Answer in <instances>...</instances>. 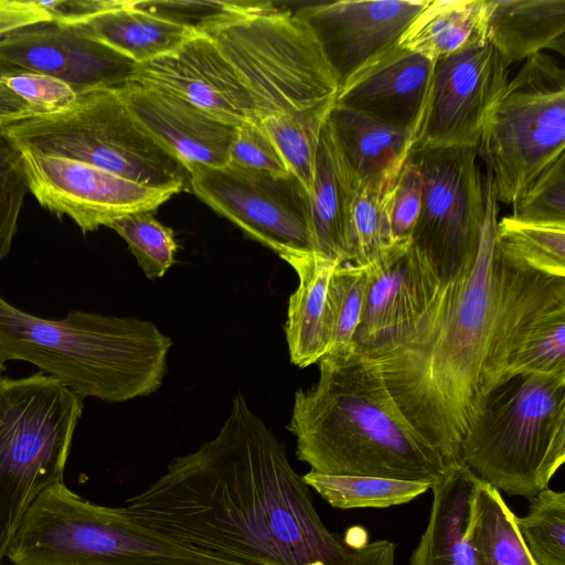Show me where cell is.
I'll return each mask as SVG.
<instances>
[{
  "label": "cell",
  "mask_w": 565,
  "mask_h": 565,
  "mask_svg": "<svg viewBox=\"0 0 565 565\" xmlns=\"http://www.w3.org/2000/svg\"><path fill=\"white\" fill-rule=\"evenodd\" d=\"M127 503L145 525L250 565H395L392 541L355 546L326 527L285 447L239 392L213 439Z\"/></svg>",
  "instance_id": "1"
},
{
  "label": "cell",
  "mask_w": 565,
  "mask_h": 565,
  "mask_svg": "<svg viewBox=\"0 0 565 565\" xmlns=\"http://www.w3.org/2000/svg\"><path fill=\"white\" fill-rule=\"evenodd\" d=\"M497 202L487 171L484 218L473 264L441 284L407 339L383 353L363 355L408 424L447 466L461 462V443L481 404L493 312Z\"/></svg>",
  "instance_id": "2"
},
{
  "label": "cell",
  "mask_w": 565,
  "mask_h": 565,
  "mask_svg": "<svg viewBox=\"0 0 565 565\" xmlns=\"http://www.w3.org/2000/svg\"><path fill=\"white\" fill-rule=\"evenodd\" d=\"M319 380L295 393L287 426L297 457L324 475L434 483L448 466L408 424L381 374L355 349L326 354Z\"/></svg>",
  "instance_id": "3"
},
{
  "label": "cell",
  "mask_w": 565,
  "mask_h": 565,
  "mask_svg": "<svg viewBox=\"0 0 565 565\" xmlns=\"http://www.w3.org/2000/svg\"><path fill=\"white\" fill-rule=\"evenodd\" d=\"M171 347V338L148 320L81 310L46 319L0 295L1 359L29 362L83 399L150 395L162 385Z\"/></svg>",
  "instance_id": "4"
},
{
  "label": "cell",
  "mask_w": 565,
  "mask_h": 565,
  "mask_svg": "<svg viewBox=\"0 0 565 565\" xmlns=\"http://www.w3.org/2000/svg\"><path fill=\"white\" fill-rule=\"evenodd\" d=\"M6 557L12 565H250L171 539L125 507L87 501L64 481L35 499Z\"/></svg>",
  "instance_id": "5"
},
{
  "label": "cell",
  "mask_w": 565,
  "mask_h": 565,
  "mask_svg": "<svg viewBox=\"0 0 565 565\" xmlns=\"http://www.w3.org/2000/svg\"><path fill=\"white\" fill-rule=\"evenodd\" d=\"M460 460L510 495L534 498L565 460V375L518 374L481 401Z\"/></svg>",
  "instance_id": "6"
},
{
  "label": "cell",
  "mask_w": 565,
  "mask_h": 565,
  "mask_svg": "<svg viewBox=\"0 0 565 565\" xmlns=\"http://www.w3.org/2000/svg\"><path fill=\"white\" fill-rule=\"evenodd\" d=\"M83 401L41 371L0 377V563L35 499L64 481Z\"/></svg>",
  "instance_id": "7"
},
{
  "label": "cell",
  "mask_w": 565,
  "mask_h": 565,
  "mask_svg": "<svg viewBox=\"0 0 565 565\" xmlns=\"http://www.w3.org/2000/svg\"><path fill=\"white\" fill-rule=\"evenodd\" d=\"M2 129L18 149L81 161L146 186L189 188L186 168L139 126L116 89L77 95L61 110Z\"/></svg>",
  "instance_id": "8"
},
{
  "label": "cell",
  "mask_w": 565,
  "mask_h": 565,
  "mask_svg": "<svg viewBox=\"0 0 565 565\" xmlns=\"http://www.w3.org/2000/svg\"><path fill=\"white\" fill-rule=\"evenodd\" d=\"M207 36L246 86L260 121L318 105L340 89L318 36L298 11L276 7Z\"/></svg>",
  "instance_id": "9"
},
{
  "label": "cell",
  "mask_w": 565,
  "mask_h": 565,
  "mask_svg": "<svg viewBox=\"0 0 565 565\" xmlns=\"http://www.w3.org/2000/svg\"><path fill=\"white\" fill-rule=\"evenodd\" d=\"M565 153V72L548 54L526 58L487 120L478 149L497 201L513 205Z\"/></svg>",
  "instance_id": "10"
},
{
  "label": "cell",
  "mask_w": 565,
  "mask_h": 565,
  "mask_svg": "<svg viewBox=\"0 0 565 565\" xmlns=\"http://www.w3.org/2000/svg\"><path fill=\"white\" fill-rule=\"evenodd\" d=\"M492 275L481 401L518 374L565 375V276L534 268L497 243Z\"/></svg>",
  "instance_id": "11"
},
{
  "label": "cell",
  "mask_w": 565,
  "mask_h": 565,
  "mask_svg": "<svg viewBox=\"0 0 565 565\" xmlns=\"http://www.w3.org/2000/svg\"><path fill=\"white\" fill-rule=\"evenodd\" d=\"M478 149L437 148L409 154L423 177V198L412 234L441 284L470 267L484 218V185Z\"/></svg>",
  "instance_id": "12"
},
{
  "label": "cell",
  "mask_w": 565,
  "mask_h": 565,
  "mask_svg": "<svg viewBox=\"0 0 565 565\" xmlns=\"http://www.w3.org/2000/svg\"><path fill=\"white\" fill-rule=\"evenodd\" d=\"M189 186L220 215L285 262L313 256L309 192L291 172L194 164Z\"/></svg>",
  "instance_id": "13"
},
{
  "label": "cell",
  "mask_w": 565,
  "mask_h": 565,
  "mask_svg": "<svg viewBox=\"0 0 565 565\" xmlns=\"http://www.w3.org/2000/svg\"><path fill=\"white\" fill-rule=\"evenodd\" d=\"M508 77L509 68L481 36L436 60L408 156L437 148L479 149Z\"/></svg>",
  "instance_id": "14"
},
{
  "label": "cell",
  "mask_w": 565,
  "mask_h": 565,
  "mask_svg": "<svg viewBox=\"0 0 565 565\" xmlns=\"http://www.w3.org/2000/svg\"><path fill=\"white\" fill-rule=\"evenodd\" d=\"M19 150L29 191L43 207L68 216L84 233L132 213L154 212L180 193L146 186L81 161Z\"/></svg>",
  "instance_id": "15"
},
{
  "label": "cell",
  "mask_w": 565,
  "mask_h": 565,
  "mask_svg": "<svg viewBox=\"0 0 565 565\" xmlns=\"http://www.w3.org/2000/svg\"><path fill=\"white\" fill-rule=\"evenodd\" d=\"M0 63L65 83L76 95L117 89L137 64L105 45L79 23L51 20L0 39Z\"/></svg>",
  "instance_id": "16"
},
{
  "label": "cell",
  "mask_w": 565,
  "mask_h": 565,
  "mask_svg": "<svg viewBox=\"0 0 565 565\" xmlns=\"http://www.w3.org/2000/svg\"><path fill=\"white\" fill-rule=\"evenodd\" d=\"M369 269V287L353 337L355 351L364 356L388 351L407 339L441 286L411 244L388 246Z\"/></svg>",
  "instance_id": "17"
},
{
  "label": "cell",
  "mask_w": 565,
  "mask_h": 565,
  "mask_svg": "<svg viewBox=\"0 0 565 565\" xmlns=\"http://www.w3.org/2000/svg\"><path fill=\"white\" fill-rule=\"evenodd\" d=\"M429 0L335 1L298 10L318 36L340 87L397 45Z\"/></svg>",
  "instance_id": "18"
},
{
  "label": "cell",
  "mask_w": 565,
  "mask_h": 565,
  "mask_svg": "<svg viewBox=\"0 0 565 565\" xmlns=\"http://www.w3.org/2000/svg\"><path fill=\"white\" fill-rule=\"evenodd\" d=\"M131 81L163 89L232 126L259 120L246 86L207 35L196 34L173 52L137 65Z\"/></svg>",
  "instance_id": "19"
},
{
  "label": "cell",
  "mask_w": 565,
  "mask_h": 565,
  "mask_svg": "<svg viewBox=\"0 0 565 565\" xmlns=\"http://www.w3.org/2000/svg\"><path fill=\"white\" fill-rule=\"evenodd\" d=\"M128 110L186 170L194 164L223 167L236 126L215 119L156 86L129 81L116 89Z\"/></svg>",
  "instance_id": "20"
},
{
  "label": "cell",
  "mask_w": 565,
  "mask_h": 565,
  "mask_svg": "<svg viewBox=\"0 0 565 565\" xmlns=\"http://www.w3.org/2000/svg\"><path fill=\"white\" fill-rule=\"evenodd\" d=\"M434 63L395 45L342 85L335 104L412 135L426 102Z\"/></svg>",
  "instance_id": "21"
},
{
  "label": "cell",
  "mask_w": 565,
  "mask_h": 565,
  "mask_svg": "<svg viewBox=\"0 0 565 565\" xmlns=\"http://www.w3.org/2000/svg\"><path fill=\"white\" fill-rule=\"evenodd\" d=\"M359 184L327 119L309 193L313 256L350 263V215Z\"/></svg>",
  "instance_id": "22"
},
{
  "label": "cell",
  "mask_w": 565,
  "mask_h": 565,
  "mask_svg": "<svg viewBox=\"0 0 565 565\" xmlns=\"http://www.w3.org/2000/svg\"><path fill=\"white\" fill-rule=\"evenodd\" d=\"M479 30L508 68L544 50L564 54L565 0H483Z\"/></svg>",
  "instance_id": "23"
},
{
  "label": "cell",
  "mask_w": 565,
  "mask_h": 565,
  "mask_svg": "<svg viewBox=\"0 0 565 565\" xmlns=\"http://www.w3.org/2000/svg\"><path fill=\"white\" fill-rule=\"evenodd\" d=\"M479 477L462 462L431 484L433 504L409 565H477L467 540L470 504Z\"/></svg>",
  "instance_id": "24"
},
{
  "label": "cell",
  "mask_w": 565,
  "mask_h": 565,
  "mask_svg": "<svg viewBox=\"0 0 565 565\" xmlns=\"http://www.w3.org/2000/svg\"><path fill=\"white\" fill-rule=\"evenodd\" d=\"M328 119L360 183L398 174L408 158L409 131L335 103Z\"/></svg>",
  "instance_id": "25"
},
{
  "label": "cell",
  "mask_w": 565,
  "mask_h": 565,
  "mask_svg": "<svg viewBox=\"0 0 565 565\" xmlns=\"http://www.w3.org/2000/svg\"><path fill=\"white\" fill-rule=\"evenodd\" d=\"M92 36L137 65L173 52L193 31L137 8L134 1H118L105 11L79 22Z\"/></svg>",
  "instance_id": "26"
},
{
  "label": "cell",
  "mask_w": 565,
  "mask_h": 565,
  "mask_svg": "<svg viewBox=\"0 0 565 565\" xmlns=\"http://www.w3.org/2000/svg\"><path fill=\"white\" fill-rule=\"evenodd\" d=\"M299 284L290 295L286 320V340L292 364L307 367L329 351L327 290L335 262L316 256L288 263Z\"/></svg>",
  "instance_id": "27"
},
{
  "label": "cell",
  "mask_w": 565,
  "mask_h": 565,
  "mask_svg": "<svg viewBox=\"0 0 565 565\" xmlns=\"http://www.w3.org/2000/svg\"><path fill=\"white\" fill-rule=\"evenodd\" d=\"M467 540L477 565H536L500 491L480 478L470 504Z\"/></svg>",
  "instance_id": "28"
},
{
  "label": "cell",
  "mask_w": 565,
  "mask_h": 565,
  "mask_svg": "<svg viewBox=\"0 0 565 565\" xmlns=\"http://www.w3.org/2000/svg\"><path fill=\"white\" fill-rule=\"evenodd\" d=\"M483 0H433L414 18L397 45L430 61L480 38Z\"/></svg>",
  "instance_id": "29"
},
{
  "label": "cell",
  "mask_w": 565,
  "mask_h": 565,
  "mask_svg": "<svg viewBox=\"0 0 565 565\" xmlns=\"http://www.w3.org/2000/svg\"><path fill=\"white\" fill-rule=\"evenodd\" d=\"M303 482L338 509L388 508L419 497L431 483L374 476L324 475L310 470Z\"/></svg>",
  "instance_id": "30"
},
{
  "label": "cell",
  "mask_w": 565,
  "mask_h": 565,
  "mask_svg": "<svg viewBox=\"0 0 565 565\" xmlns=\"http://www.w3.org/2000/svg\"><path fill=\"white\" fill-rule=\"evenodd\" d=\"M396 177L359 184L350 215V263L370 266L391 246V192Z\"/></svg>",
  "instance_id": "31"
},
{
  "label": "cell",
  "mask_w": 565,
  "mask_h": 565,
  "mask_svg": "<svg viewBox=\"0 0 565 565\" xmlns=\"http://www.w3.org/2000/svg\"><path fill=\"white\" fill-rule=\"evenodd\" d=\"M334 103L335 97L288 115L262 120L289 171L309 193L321 132Z\"/></svg>",
  "instance_id": "32"
},
{
  "label": "cell",
  "mask_w": 565,
  "mask_h": 565,
  "mask_svg": "<svg viewBox=\"0 0 565 565\" xmlns=\"http://www.w3.org/2000/svg\"><path fill=\"white\" fill-rule=\"evenodd\" d=\"M370 281L369 266L353 263L338 265L329 279L327 290V354L352 350Z\"/></svg>",
  "instance_id": "33"
},
{
  "label": "cell",
  "mask_w": 565,
  "mask_h": 565,
  "mask_svg": "<svg viewBox=\"0 0 565 565\" xmlns=\"http://www.w3.org/2000/svg\"><path fill=\"white\" fill-rule=\"evenodd\" d=\"M499 247L540 270L565 276V226L504 216L497 222Z\"/></svg>",
  "instance_id": "34"
},
{
  "label": "cell",
  "mask_w": 565,
  "mask_h": 565,
  "mask_svg": "<svg viewBox=\"0 0 565 565\" xmlns=\"http://www.w3.org/2000/svg\"><path fill=\"white\" fill-rule=\"evenodd\" d=\"M530 500L527 513L515 516L530 555L536 565H565V492L547 488Z\"/></svg>",
  "instance_id": "35"
},
{
  "label": "cell",
  "mask_w": 565,
  "mask_h": 565,
  "mask_svg": "<svg viewBox=\"0 0 565 565\" xmlns=\"http://www.w3.org/2000/svg\"><path fill=\"white\" fill-rule=\"evenodd\" d=\"M137 8L182 25L195 34L207 35L243 18L274 10L267 1H134Z\"/></svg>",
  "instance_id": "36"
},
{
  "label": "cell",
  "mask_w": 565,
  "mask_h": 565,
  "mask_svg": "<svg viewBox=\"0 0 565 565\" xmlns=\"http://www.w3.org/2000/svg\"><path fill=\"white\" fill-rule=\"evenodd\" d=\"M108 227L124 238L148 279L163 277L174 264L179 247L174 232L160 223L152 211L126 215Z\"/></svg>",
  "instance_id": "37"
},
{
  "label": "cell",
  "mask_w": 565,
  "mask_h": 565,
  "mask_svg": "<svg viewBox=\"0 0 565 565\" xmlns=\"http://www.w3.org/2000/svg\"><path fill=\"white\" fill-rule=\"evenodd\" d=\"M511 216L531 223L565 226V153L516 200Z\"/></svg>",
  "instance_id": "38"
},
{
  "label": "cell",
  "mask_w": 565,
  "mask_h": 565,
  "mask_svg": "<svg viewBox=\"0 0 565 565\" xmlns=\"http://www.w3.org/2000/svg\"><path fill=\"white\" fill-rule=\"evenodd\" d=\"M28 191L21 152L0 127V260L10 253Z\"/></svg>",
  "instance_id": "39"
},
{
  "label": "cell",
  "mask_w": 565,
  "mask_h": 565,
  "mask_svg": "<svg viewBox=\"0 0 565 565\" xmlns=\"http://www.w3.org/2000/svg\"><path fill=\"white\" fill-rule=\"evenodd\" d=\"M228 163L277 175L290 172L260 120L246 121L236 127Z\"/></svg>",
  "instance_id": "40"
},
{
  "label": "cell",
  "mask_w": 565,
  "mask_h": 565,
  "mask_svg": "<svg viewBox=\"0 0 565 565\" xmlns=\"http://www.w3.org/2000/svg\"><path fill=\"white\" fill-rule=\"evenodd\" d=\"M423 198V177L418 166L408 157L402 166L391 192V244H411L419 216Z\"/></svg>",
  "instance_id": "41"
},
{
  "label": "cell",
  "mask_w": 565,
  "mask_h": 565,
  "mask_svg": "<svg viewBox=\"0 0 565 565\" xmlns=\"http://www.w3.org/2000/svg\"><path fill=\"white\" fill-rule=\"evenodd\" d=\"M3 82L40 114L61 110L77 96L65 83L33 72L18 70L4 75Z\"/></svg>",
  "instance_id": "42"
},
{
  "label": "cell",
  "mask_w": 565,
  "mask_h": 565,
  "mask_svg": "<svg viewBox=\"0 0 565 565\" xmlns=\"http://www.w3.org/2000/svg\"><path fill=\"white\" fill-rule=\"evenodd\" d=\"M51 20L39 1L0 0V39L22 28Z\"/></svg>",
  "instance_id": "43"
},
{
  "label": "cell",
  "mask_w": 565,
  "mask_h": 565,
  "mask_svg": "<svg viewBox=\"0 0 565 565\" xmlns=\"http://www.w3.org/2000/svg\"><path fill=\"white\" fill-rule=\"evenodd\" d=\"M14 71L18 70L0 63V127L40 114L4 84V75Z\"/></svg>",
  "instance_id": "44"
},
{
  "label": "cell",
  "mask_w": 565,
  "mask_h": 565,
  "mask_svg": "<svg viewBox=\"0 0 565 565\" xmlns=\"http://www.w3.org/2000/svg\"><path fill=\"white\" fill-rule=\"evenodd\" d=\"M4 364L6 362L0 356V377L2 376V372L4 371Z\"/></svg>",
  "instance_id": "45"
},
{
  "label": "cell",
  "mask_w": 565,
  "mask_h": 565,
  "mask_svg": "<svg viewBox=\"0 0 565 565\" xmlns=\"http://www.w3.org/2000/svg\"><path fill=\"white\" fill-rule=\"evenodd\" d=\"M0 565H6V564L0 563ZM11 565H12V564H11Z\"/></svg>",
  "instance_id": "46"
}]
</instances>
